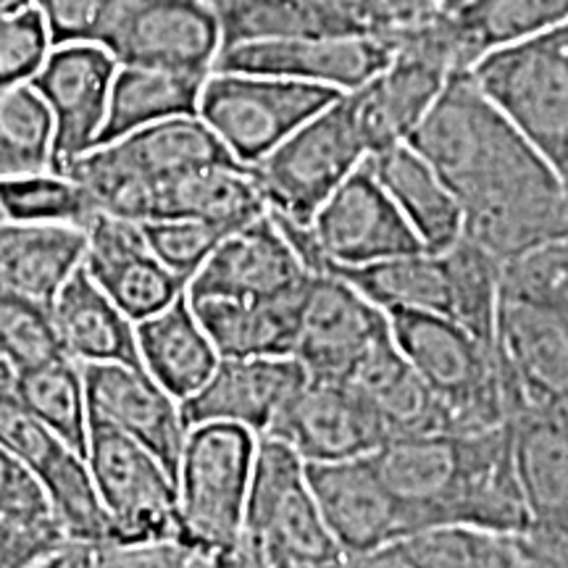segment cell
I'll return each mask as SVG.
<instances>
[{"mask_svg":"<svg viewBox=\"0 0 568 568\" xmlns=\"http://www.w3.org/2000/svg\"><path fill=\"white\" fill-rule=\"evenodd\" d=\"M119 63L101 45H59L38 71L32 88L53 116V172H67L98 145Z\"/></svg>","mask_w":568,"mask_h":568,"instance_id":"cell-18","label":"cell"},{"mask_svg":"<svg viewBox=\"0 0 568 568\" xmlns=\"http://www.w3.org/2000/svg\"><path fill=\"white\" fill-rule=\"evenodd\" d=\"M368 159L351 92L339 95L251 166L268 211L308 226L326 197Z\"/></svg>","mask_w":568,"mask_h":568,"instance_id":"cell-5","label":"cell"},{"mask_svg":"<svg viewBox=\"0 0 568 568\" xmlns=\"http://www.w3.org/2000/svg\"><path fill=\"white\" fill-rule=\"evenodd\" d=\"M32 0H0V17L3 13H13V11H24L30 9Z\"/></svg>","mask_w":568,"mask_h":568,"instance_id":"cell-51","label":"cell"},{"mask_svg":"<svg viewBox=\"0 0 568 568\" xmlns=\"http://www.w3.org/2000/svg\"><path fill=\"white\" fill-rule=\"evenodd\" d=\"M95 203L74 176L40 172L0 180V216L9 222L88 226L98 216Z\"/></svg>","mask_w":568,"mask_h":568,"instance_id":"cell-38","label":"cell"},{"mask_svg":"<svg viewBox=\"0 0 568 568\" xmlns=\"http://www.w3.org/2000/svg\"><path fill=\"white\" fill-rule=\"evenodd\" d=\"M84 234V272L134 324L187 295V282L155 258L140 224L98 213Z\"/></svg>","mask_w":568,"mask_h":568,"instance_id":"cell-21","label":"cell"},{"mask_svg":"<svg viewBox=\"0 0 568 568\" xmlns=\"http://www.w3.org/2000/svg\"><path fill=\"white\" fill-rule=\"evenodd\" d=\"M395 53L393 38H293L224 48L213 71H247L318 84L347 95L372 82Z\"/></svg>","mask_w":568,"mask_h":568,"instance_id":"cell-17","label":"cell"},{"mask_svg":"<svg viewBox=\"0 0 568 568\" xmlns=\"http://www.w3.org/2000/svg\"><path fill=\"white\" fill-rule=\"evenodd\" d=\"M0 219H3V216H0Z\"/></svg>","mask_w":568,"mask_h":568,"instance_id":"cell-54","label":"cell"},{"mask_svg":"<svg viewBox=\"0 0 568 568\" xmlns=\"http://www.w3.org/2000/svg\"><path fill=\"white\" fill-rule=\"evenodd\" d=\"M51 314L61 345L77 364H124L142 368L138 332L130 316L90 280L84 266L55 295Z\"/></svg>","mask_w":568,"mask_h":568,"instance_id":"cell-26","label":"cell"},{"mask_svg":"<svg viewBox=\"0 0 568 568\" xmlns=\"http://www.w3.org/2000/svg\"><path fill=\"white\" fill-rule=\"evenodd\" d=\"M308 230L318 253V272L366 266L424 251L422 240L376 180L368 161L326 197Z\"/></svg>","mask_w":568,"mask_h":568,"instance_id":"cell-13","label":"cell"},{"mask_svg":"<svg viewBox=\"0 0 568 568\" xmlns=\"http://www.w3.org/2000/svg\"><path fill=\"white\" fill-rule=\"evenodd\" d=\"M61 542H67L61 529L27 527L0 516V568H38Z\"/></svg>","mask_w":568,"mask_h":568,"instance_id":"cell-47","label":"cell"},{"mask_svg":"<svg viewBox=\"0 0 568 568\" xmlns=\"http://www.w3.org/2000/svg\"><path fill=\"white\" fill-rule=\"evenodd\" d=\"M51 51V32L34 6L3 13L0 17V88L32 82L45 67Z\"/></svg>","mask_w":568,"mask_h":568,"instance_id":"cell-44","label":"cell"},{"mask_svg":"<svg viewBox=\"0 0 568 568\" xmlns=\"http://www.w3.org/2000/svg\"><path fill=\"white\" fill-rule=\"evenodd\" d=\"M209 77L151 67H119L98 145L126 138L142 126L166 122V119L195 116Z\"/></svg>","mask_w":568,"mask_h":568,"instance_id":"cell-32","label":"cell"},{"mask_svg":"<svg viewBox=\"0 0 568 568\" xmlns=\"http://www.w3.org/2000/svg\"><path fill=\"white\" fill-rule=\"evenodd\" d=\"M510 432L529 527L568 516V410H516Z\"/></svg>","mask_w":568,"mask_h":568,"instance_id":"cell-30","label":"cell"},{"mask_svg":"<svg viewBox=\"0 0 568 568\" xmlns=\"http://www.w3.org/2000/svg\"><path fill=\"white\" fill-rule=\"evenodd\" d=\"M435 3L439 6V11L450 13V11H458V9H460V6L471 3V0H435Z\"/></svg>","mask_w":568,"mask_h":568,"instance_id":"cell-52","label":"cell"},{"mask_svg":"<svg viewBox=\"0 0 568 568\" xmlns=\"http://www.w3.org/2000/svg\"><path fill=\"white\" fill-rule=\"evenodd\" d=\"M0 516L27 527L59 529L40 479L3 443H0Z\"/></svg>","mask_w":568,"mask_h":568,"instance_id":"cell-46","label":"cell"},{"mask_svg":"<svg viewBox=\"0 0 568 568\" xmlns=\"http://www.w3.org/2000/svg\"><path fill=\"white\" fill-rule=\"evenodd\" d=\"M67 355L51 305L0 290V361L13 372L42 366Z\"/></svg>","mask_w":568,"mask_h":568,"instance_id":"cell-40","label":"cell"},{"mask_svg":"<svg viewBox=\"0 0 568 568\" xmlns=\"http://www.w3.org/2000/svg\"><path fill=\"white\" fill-rule=\"evenodd\" d=\"M347 382L372 403V408L385 422L389 437L445 429V416L437 397L397 347L393 329L368 347Z\"/></svg>","mask_w":568,"mask_h":568,"instance_id":"cell-29","label":"cell"},{"mask_svg":"<svg viewBox=\"0 0 568 568\" xmlns=\"http://www.w3.org/2000/svg\"><path fill=\"white\" fill-rule=\"evenodd\" d=\"M351 282L385 314L389 311H422L450 318V284L443 255L418 251L397 258L353 268H324Z\"/></svg>","mask_w":568,"mask_h":568,"instance_id":"cell-34","label":"cell"},{"mask_svg":"<svg viewBox=\"0 0 568 568\" xmlns=\"http://www.w3.org/2000/svg\"><path fill=\"white\" fill-rule=\"evenodd\" d=\"M339 568H414L403 550V542L387 545V548H376L358 556H347Z\"/></svg>","mask_w":568,"mask_h":568,"instance_id":"cell-49","label":"cell"},{"mask_svg":"<svg viewBox=\"0 0 568 568\" xmlns=\"http://www.w3.org/2000/svg\"><path fill=\"white\" fill-rule=\"evenodd\" d=\"M343 92L247 71H211L197 116L224 142L240 166L251 169L335 103Z\"/></svg>","mask_w":568,"mask_h":568,"instance_id":"cell-8","label":"cell"},{"mask_svg":"<svg viewBox=\"0 0 568 568\" xmlns=\"http://www.w3.org/2000/svg\"><path fill=\"white\" fill-rule=\"evenodd\" d=\"M134 332L142 368L180 403L195 395L219 364L216 347L197 322L187 295L142 318Z\"/></svg>","mask_w":568,"mask_h":568,"instance_id":"cell-28","label":"cell"},{"mask_svg":"<svg viewBox=\"0 0 568 568\" xmlns=\"http://www.w3.org/2000/svg\"><path fill=\"white\" fill-rule=\"evenodd\" d=\"M305 379L295 355L219 358L209 382L180 403L184 424H234L264 437Z\"/></svg>","mask_w":568,"mask_h":568,"instance_id":"cell-22","label":"cell"},{"mask_svg":"<svg viewBox=\"0 0 568 568\" xmlns=\"http://www.w3.org/2000/svg\"><path fill=\"white\" fill-rule=\"evenodd\" d=\"M514 542H516V566L514 568H550L548 564H542V560L531 556L529 550H524L521 545H518L516 537H514Z\"/></svg>","mask_w":568,"mask_h":568,"instance_id":"cell-50","label":"cell"},{"mask_svg":"<svg viewBox=\"0 0 568 568\" xmlns=\"http://www.w3.org/2000/svg\"><path fill=\"white\" fill-rule=\"evenodd\" d=\"M366 161L422 240L424 251L445 253L464 237V205L435 166L408 142L368 155Z\"/></svg>","mask_w":568,"mask_h":568,"instance_id":"cell-24","label":"cell"},{"mask_svg":"<svg viewBox=\"0 0 568 568\" xmlns=\"http://www.w3.org/2000/svg\"><path fill=\"white\" fill-rule=\"evenodd\" d=\"M387 332L389 318L379 305L335 272H316L305 290L293 355L314 379H351L368 347Z\"/></svg>","mask_w":568,"mask_h":568,"instance_id":"cell-15","label":"cell"},{"mask_svg":"<svg viewBox=\"0 0 568 568\" xmlns=\"http://www.w3.org/2000/svg\"><path fill=\"white\" fill-rule=\"evenodd\" d=\"M268 211L251 169L211 166L155 184L153 219H201L234 232Z\"/></svg>","mask_w":568,"mask_h":568,"instance_id":"cell-31","label":"cell"},{"mask_svg":"<svg viewBox=\"0 0 568 568\" xmlns=\"http://www.w3.org/2000/svg\"><path fill=\"white\" fill-rule=\"evenodd\" d=\"M264 437L282 439L305 464H337L374 456L389 439V432L351 382L308 376Z\"/></svg>","mask_w":568,"mask_h":568,"instance_id":"cell-14","label":"cell"},{"mask_svg":"<svg viewBox=\"0 0 568 568\" xmlns=\"http://www.w3.org/2000/svg\"><path fill=\"white\" fill-rule=\"evenodd\" d=\"M508 418L516 410H568V314L500 295L495 322Z\"/></svg>","mask_w":568,"mask_h":568,"instance_id":"cell-12","label":"cell"},{"mask_svg":"<svg viewBox=\"0 0 568 568\" xmlns=\"http://www.w3.org/2000/svg\"><path fill=\"white\" fill-rule=\"evenodd\" d=\"M311 272L280 222L266 211L251 224L226 234L187 284V297L274 301L303 293Z\"/></svg>","mask_w":568,"mask_h":568,"instance_id":"cell-16","label":"cell"},{"mask_svg":"<svg viewBox=\"0 0 568 568\" xmlns=\"http://www.w3.org/2000/svg\"><path fill=\"white\" fill-rule=\"evenodd\" d=\"M305 290L274 301H230V297H187V301L216 347L219 358H258V355H293Z\"/></svg>","mask_w":568,"mask_h":568,"instance_id":"cell-27","label":"cell"},{"mask_svg":"<svg viewBox=\"0 0 568 568\" xmlns=\"http://www.w3.org/2000/svg\"><path fill=\"white\" fill-rule=\"evenodd\" d=\"M468 74L568 190V21L495 48Z\"/></svg>","mask_w":568,"mask_h":568,"instance_id":"cell-3","label":"cell"},{"mask_svg":"<svg viewBox=\"0 0 568 568\" xmlns=\"http://www.w3.org/2000/svg\"><path fill=\"white\" fill-rule=\"evenodd\" d=\"M403 550L414 568H514V537L493 531L447 527L403 539Z\"/></svg>","mask_w":568,"mask_h":568,"instance_id":"cell-39","label":"cell"},{"mask_svg":"<svg viewBox=\"0 0 568 568\" xmlns=\"http://www.w3.org/2000/svg\"><path fill=\"white\" fill-rule=\"evenodd\" d=\"M101 48L119 67H151L209 77L224 51L211 0H124Z\"/></svg>","mask_w":568,"mask_h":568,"instance_id":"cell-11","label":"cell"},{"mask_svg":"<svg viewBox=\"0 0 568 568\" xmlns=\"http://www.w3.org/2000/svg\"><path fill=\"white\" fill-rule=\"evenodd\" d=\"M255 447L258 437L243 426H190L176 468L184 548H222L243 535Z\"/></svg>","mask_w":568,"mask_h":568,"instance_id":"cell-7","label":"cell"},{"mask_svg":"<svg viewBox=\"0 0 568 568\" xmlns=\"http://www.w3.org/2000/svg\"><path fill=\"white\" fill-rule=\"evenodd\" d=\"M458 67L468 71L495 48L521 42L568 21V0H471L445 13Z\"/></svg>","mask_w":568,"mask_h":568,"instance_id":"cell-33","label":"cell"},{"mask_svg":"<svg viewBox=\"0 0 568 568\" xmlns=\"http://www.w3.org/2000/svg\"><path fill=\"white\" fill-rule=\"evenodd\" d=\"M82 376L90 414L145 445L176 479L184 437L190 432L180 400L138 366L84 364Z\"/></svg>","mask_w":568,"mask_h":568,"instance_id":"cell-23","label":"cell"},{"mask_svg":"<svg viewBox=\"0 0 568 568\" xmlns=\"http://www.w3.org/2000/svg\"><path fill=\"white\" fill-rule=\"evenodd\" d=\"M211 166H240V163L195 113V116H174L142 126L126 138L92 148L61 174L119 176L142 184H163Z\"/></svg>","mask_w":568,"mask_h":568,"instance_id":"cell-19","label":"cell"},{"mask_svg":"<svg viewBox=\"0 0 568 568\" xmlns=\"http://www.w3.org/2000/svg\"><path fill=\"white\" fill-rule=\"evenodd\" d=\"M245 531L272 568H339L347 558L311 493L305 460L274 437L255 447Z\"/></svg>","mask_w":568,"mask_h":568,"instance_id":"cell-6","label":"cell"},{"mask_svg":"<svg viewBox=\"0 0 568 568\" xmlns=\"http://www.w3.org/2000/svg\"><path fill=\"white\" fill-rule=\"evenodd\" d=\"M374 460L400 503L408 537L447 527L518 537L529 527L510 422L389 437Z\"/></svg>","mask_w":568,"mask_h":568,"instance_id":"cell-2","label":"cell"},{"mask_svg":"<svg viewBox=\"0 0 568 568\" xmlns=\"http://www.w3.org/2000/svg\"><path fill=\"white\" fill-rule=\"evenodd\" d=\"M17 389L27 408L55 432L71 450L88 453V393L82 366L69 355L17 374Z\"/></svg>","mask_w":568,"mask_h":568,"instance_id":"cell-35","label":"cell"},{"mask_svg":"<svg viewBox=\"0 0 568 568\" xmlns=\"http://www.w3.org/2000/svg\"><path fill=\"white\" fill-rule=\"evenodd\" d=\"M190 548L176 539H67L38 568H184Z\"/></svg>","mask_w":568,"mask_h":568,"instance_id":"cell-41","label":"cell"},{"mask_svg":"<svg viewBox=\"0 0 568 568\" xmlns=\"http://www.w3.org/2000/svg\"><path fill=\"white\" fill-rule=\"evenodd\" d=\"M408 145L464 205V237L500 264L568 234V190L516 126L456 71Z\"/></svg>","mask_w":568,"mask_h":568,"instance_id":"cell-1","label":"cell"},{"mask_svg":"<svg viewBox=\"0 0 568 568\" xmlns=\"http://www.w3.org/2000/svg\"><path fill=\"white\" fill-rule=\"evenodd\" d=\"M439 255L450 284V318L481 345L495 347L503 264L468 237H460Z\"/></svg>","mask_w":568,"mask_h":568,"instance_id":"cell-36","label":"cell"},{"mask_svg":"<svg viewBox=\"0 0 568 568\" xmlns=\"http://www.w3.org/2000/svg\"><path fill=\"white\" fill-rule=\"evenodd\" d=\"M387 318L397 347L437 397L445 429H493L510 422L495 347L439 314L389 311Z\"/></svg>","mask_w":568,"mask_h":568,"instance_id":"cell-4","label":"cell"},{"mask_svg":"<svg viewBox=\"0 0 568 568\" xmlns=\"http://www.w3.org/2000/svg\"><path fill=\"white\" fill-rule=\"evenodd\" d=\"M500 295L550 305L568 314V234L506 261Z\"/></svg>","mask_w":568,"mask_h":568,"instance_id":"cell-42","label":"cell"},{"mask_svg":"<svg viewBox=\"0 0 568 568\" xmlns=\"http://www.w3.org/2000/svg\"><path fill=\"white\" fill-rule=\"evenodd\" d=\"M305 471L326 527L345 556H358L408 539L406 516L389 493L374 456L337 464H305Z\"/></svg>","mask_w":568,"mask_h":568,"instance_id":"cell-20","label":"cell"},{"mask_svg":"<svg viewBox=\"0 0 568 568\" xmlns=\"http://www.w3.org/2000/svg\"><path fill=\"white\" fill-rule=\"evenodd\" d=\"M32 6L45 21L53 48L77 42L101 45L124 0H32Z\"/></svg>","mask_w":568,"mask_h":568,"instance_id":"cell-45","label":"cell"},{"mask_svg":"<svg viewBox=\"0 0 568 568\" xmlns=\"http://www.w3.org/2000/svg\"><path fill=\"white\" fill-rule=\"evenodd\" d=\"M184 568H272L255 542L253 535L243 531L234 542L222 545V548H203L190 550L187 566Z\"/></svg>","mask_w":568,"mask_h":568,"instance_id":"cell-48","label":"cell"},{"mask_svg":"<svg viewBox=\"0 0 568 568\" xmlns=\"http://www.w3.org/2000/svg\"><path fill=\"white\" fill-rule=\"evenodd\" d=\"M53 172V116L32 82L0 88V180Z\"/></svg>","mask_w":568,"mask_h":568,"instance_id":"cell-37","label":"cell"},{"mask_svg":"<svg viewBox=\"0 0 568 568\" xmlns=\"http://www.w3.org/2000/svg\"><path fill=\"white\" fill-rule=\"evenodd\" d=\"M140 230L155 258L187 284L230 234L222 226L201 222V219H153V222H142Z\"/></svg>","mask_w":568,"mask_h":568,"instance_id":"cell-43","label":"cell"},{"mask_svg":"<svg viewBox=\"0 0 568 568\" xmlns=\"http://www.w3.org/2000/svg\"><path fill=\"white\" fill-rule=\"evenodd\" d=\"M88 234L71 224H30L0 219V290L53 305L82 266Z\"/></svg>","mask_w":568,"mask_h":568,"instance_id":"cell-25","label":"cell"},{"mask_svg":"<svg viewBox=\"0 0 568 568\" xmlns=\"http://www.w3.org/2000/svg\"><path fill=\"white\" fill-rule=\"evenodd\" d=\"M84 460L113 524V537L126 542H182L176 479L155 453L90 414Z\"/></svg>","mask_w":568,"mask_h":568,"instance_id":"cell-9","label":"cell"},{"mask_svg":"<svg viewBox=\"0 0 568 568\" xmlns=\"http://www.w3.org/2000/svg\"><path fill=\"white\" fill-rule=\"evenodd\" d=\"M0 443L40 479L67 539H116L88 460L27 408L17 372L0 361Z\"/></svg>","mask_w":568,"mask_h":568,"instance_id":"cell-10","label":"cell"},{"mask_svg":"<svg viewBox=\"0 0 568 568\" xmlns=\"http://www.w3.org/2000/svg\"><path fill=\"white\" fill-rule=\"evenodd\" d=\"M211 3H222V0H211Z\"/></svg>","mask_w":568,"mask_h":568,"instance_id":"cell-53","label":"cell"}]
</instances>
